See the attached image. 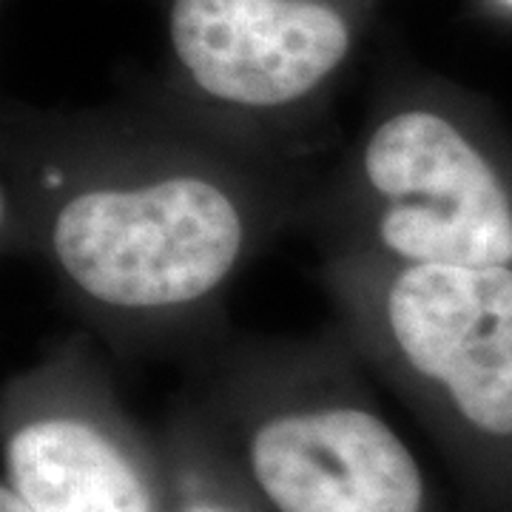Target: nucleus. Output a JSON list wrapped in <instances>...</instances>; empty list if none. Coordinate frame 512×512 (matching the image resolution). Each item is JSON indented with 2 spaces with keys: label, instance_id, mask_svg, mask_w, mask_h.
<instances>
[{
  "label": "nucleus",
  "instance_id": "f257e3e1",
  "mask_svg": "<svg viewBox=\"0 0 512 512\" xmlns=\"http://www.w3.org/2000/svg\"><path fill=\"white\" fill-rule=\"evenodd\" d=\"M319 168L191 117H9L3 251L40 265L60 302L117 359L188 362L228 336V296L296 228Z\"/></svg>",
  "mask_w": 512,
  "mask_h": 512
},
{
  "label": "nucleus",
  "instance_id": "39448f33",
  "mask_svg": "<svg viewBox=\"0 0 512 512\" xmlns=\"http://www.w3.org/2000/svg\"><path fill=\"white\" fill-rule=\"evenodd\" d=\"M0 453L3 484L32 512H168L160 430L131 416L89 333L6 379Z\"/></svg>",
  "mask_w": 512,
  "mask_h": 512
},
{
  "label": "nucleus",
  "instance_id": "7ed1b4c3",
  "mask_svg": "<svg viewBox=\"0 0 512 512\" xmlns=\"http://www.w3.org/2000/svg\"><path fill=\"white\" fill-rule=\"evenodd\" d=\"M316 282L367 373L447 461L458 512H512V268L328 254Z\"/></svg>",
  "mask_w": 512,
  "mask_h": 512
},
{
  "label": "nucleus",
  "instance_id": "0eeeda50",
  "mask_svg": "<svg viewBox=\"0 0 512 512\" xmlns=\"http://www.w3.org/2000/svg\"><path fill=\"white\" fill-rule=\"evenodd\" d=\"M160 439L168 464V512H265L180 396L165 416Z\"/></svg>",
  "mask_w": 512,
  "mask_h": 512
},
{
  "label": "nucleus",
  "instance_id": "423d86ee",
  "mask_svg": "<svg viewBox=\"0 0 512 512\" xmlns=\"http://www.w3.org/2000/svg\"><path fill=\"white\" fill-rule=\"evenodd\" d=\"M168 46L202 126L276 157L319 163L305 120L356 46L342 0H171Z\"/></svg>",
  "mask_w": 512,
  "mask_h": 512
},
{
  "label": "nucleus",
  "instance_id": "20e7f679",
  "mask_svg": "<svg viewBox=\"0 0 512 512\" xmlns=\"http://www.w3.org/2000/svg\"><path fill=\"white\" fill-rule=\"evenodd\" d=\"M296 231L319 256L512 268V137L444 94L393 97L316 171Z\"/></svg>",
  "mask_w": 512,
  "mask_h": 512
},
{
  "label": "nucleus",
  "instance_id": "1a4fd4ad",
  "mask_svg": "<svg viewBox=\"0 0 512 512\" xmlns=\"http://www.w3.org/2000/svg\"><path fill=\"white\" fill-rule=\"evenodd\" d=\"M498 3H504V6H510L512 9V0H498Z\"/></svg>",
  "mask_w": 512,
  "mask_h": 512
},
{
  "label": "nucleus",
  "instance_id": "6e6552de",
  "mask_svg": "<svg viewBox=\"0 0 512 512\" xmlns=\"http://www.w3.org/2000/svg\"><path fill=\"white\" fill-rule=\"evenodd\" d=\"M0 512H32L6 484H0Z\"/></svg>",
  "mask_w": 512,
  "mask_h": 512
},
{
  "label": "nucleus",
  "instance_id": "f03ea898",
  "mask_svg": "<svg viewBox=\"0 0 512 512\" xmlns=\"http://www.w3.org/2000/svg\"><path fill=\"white\" fill-rule=\"evenodd\" d=\"M180 390L265 512H453L336 325L222 336Z\"/></svg>",
  "mask_w": 512,
  "mask_h": 512
}]
</instances>
